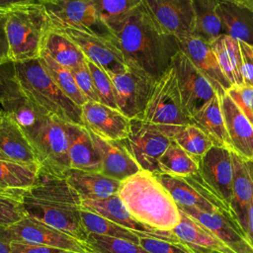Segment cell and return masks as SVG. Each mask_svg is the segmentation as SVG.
Wrapping results in <instances>:
<instances>
[{"instance_id": "52a82bcc", "label": "cell", "mask_w": 253, "mask_h": 253, "mask_svg": "<svg viewBox=\"0 0 253 253\" xmlns=\"http://www.w3.org/2000/svg\"><path fill=\"white\" fill-rule=\"evenodd\" d=\"M154 175L178 207L195 208L207 212L219 211L233 220L229 208L204 181L200 172L189 177H178L164 173Z\"/></svg>"}, {"instance_id": "7c38bea8", "label": "cell", "mask_w": 253, "mask_h": 253, "mask_svg": "<svg viewBox=\"0 0 253 253\" xmlns=\"http://www.w3.org/2000/svg\"><path fill=\"white\" fill-rule=\"evenodd\" d=\"M51 28L69 38L82 51L85 58L104 68L108 73H117L127 68L126 60L112 40L70 26L51 23Z\"/></svg>"}, {"instance_id": "681fc988", "label": "cell", "mask_w": 253, "mask_h": 253, "mask_svg": "<svg viewBox=\"0 0 253 253\" xmlns=\"http://www.w3.org/2000/svg\"><path fill=\"white\" fill-rule=\"evenodd\" d=\"M12 238L7 226H0V253H11Z\"/></svg>"}, {"instance_id": "9c48e42d", "label": "cell", "mask_w": 253, "mask_h": 253, "mask_svg": "<svg viewBox=\"0 0 253 253\" xmlns=\"http://www.w3.org/2000/svg\"><path fill=\"white\" fill-rule=\"evenodd\" d=\"M108 74L114 86L118 110L130 120L140 119L156 80L131 66H127L124 71Z\"/></svg>"}, {"instance_id": "5bb4252c", "label": "cell", "mask_w": 253, "mask_h": 253, "mask_svg": "<svg viewBox=\"0 0 253 253\" xmlns=\"http://www.w3.org/2000/svg\"><path fill=\"white\" fill-rule=\"evenodd\" d=\"M171 66L176 75L184 107L192 117L216 93L210 81L181 50L174 56Z\"/></svg>"}, {"instance_id": "cb8c5ba5", "label": "cell", "mask_w": 253, "mask_h": 253, "mask_svg": "<svg viewBox=\"0 0 253 253\" xmlns=\"http://www.w3.org/2000/svg\"><path fill=\"white\" fill-rule=\"evenodd\" d=\"M0 151L10 161L40 170L39 161L27 135L6 113L0 121Z\"/></svg>"}, {"instance_id": "9a60e30c", "label": "cell", "mask_w": 253, "mask_h": 253, "mask_svg": "<svg viewBox=\"0 0 253 253\" xmlns=\"http://www.w3.org/2000/svg\"><path fill=\"white\" fill-rule=\"evenodd\" d=\"M142 4L157 24L177 40L194 36L192 0H142Z\"/></svg>"}, {"instance_id": "74e56055", "label": "cell", "mask_w": 253, "mask_h": 253, "mask_svg": "<svg viewBox=\"0 0 253 253\" xmlns=\"http://www.w3.org/2000/svg\"><path fill=\"white\" fill-rule=\"evenodd\" d=\"M38 171L25 165L0 159V187L27 190L31 188Z\"/></svg>"}, {"instance_id": "f35d334b", "label": "cell", "mask_w": 253, "mask_h": 253, "mask_svg": "<svg viewBox=\"0 0 253 253\" xmlns=\"http://www.w3.org/2000/svg\"><path fill=\"white\" fill-rule=\"evenodd\" d=\"M24 193L23 189L0 188V226H10L26 216Z\"/></svg>"}, {"instance_id": "8fae6325", "label": "cell", "mask_w": 253, "mask_h": 253, "mask_svg": "<svg viewBox=\"0 0 253 253\" xmlns=\"http://www.w3.org/2000/svg\"><path fill=\"white\" fill-rule=\"evenodd\" d=\"M171 138L141 119H131L129 133L124 142L142 170L159 173L158 161Z\"/></svg>"}, {"instance_id": "ac0fdd59", "label": "cell", "mask_w": 253, "mask_h": 253, "mask_svg": "<svg viewBox=\"0 0 253 253\" xmlns=\"http://www.w3.org/2000/svg\"><path fill=\"white\" fill-rule=\"evenodd\" d=\"M178 43L180 50L210 81L219 97L232 87L229 80L224 75L210 42L198 37L190 36L179 39Z\"/></svg>"}, {"instance_id": "db71d44e", "label": "cell", "mask_w": 253, "mask_h": 253, "mask_svg": "<svg viewBox=\"0 0 253 253\" xmlns=\"http://www.w3.org/2000/svg\"><path fill=\"white\" fill-rule=\"evenodd\" d=\"M196 253H218V252H215V251H211V250H208V249H204V248H200V247H194V246H191Z\"/></svg>"}, {"instance_id": "f907efd6", "label": "cell", "mask_w": 253, "mask_h": 253, "mask_svg": "<svg viewBox=\"0 0 253 253\" xmlns=\"http://www.w3.org/2000/svg\"><path fill=\"white\" fill-rule=\"evenodd\" d=\"M246 236L253 246V199L250 203L246 219Z\"/></svg>"}, {"instance_id": "836d02e7", "label": "cell", "mask_w": 253, "mask_h": 253, "mask_svg": "<svg viewBox=\"0 0 253 253\" xmlns=\"http://www.w3.org/2000/svg\"><path fill=\"white\" fill-rule=\"evenodd\" d=\"M40 59L54 83L72 102L82 107L88 101L79 90L70 69L60 65L45 53H42Z\"/></svg>"}, {"instance_id": "ba28073f", "label": "cell", "mask_w": 253, "mask_h": 253, "mask_svg": "<svg viewBox=\"0 0 253 253\" xmlns=\"http://www.w3.org/2000/svg\"><path fill=\"white\" fill-rule=\"evenodd\" d=\"M23 208L26 215L36 218L86 243L88 232L82 222L80 206L33 197L25 190Z\"/></svg>"}, {"instance_id": "83f0119b", "label": "cell", "mask_w": 253, "mask_h": 253, "mask_svg": "<svg viewBox=\"0 0 253 253\" xmlns=\"http://www.w3.org/2000/svg\"><path fill=\"white\" fill-rule=\"evenodd\" d=\"M216 13L222 23L223 35L253 46V12L226 0H219Z\"/></svg>"}, {"instance_id": "11a10c76", "label": "cell", "mask_w": 253, "mask_h": 253, "mask_svg": "<svg viewBox=\"0 0 253 253\" xmlns=\"http://www.w3.org/2000/svg\"><path fill=\"white\" fill-rule=\"evenodd\" d=\"M0 159H2V160H8V161H10L9 159H8V157L6 156V155H4L1 151H0Z\"/></svg>"}, {"instance_id": "44dd1931", "label": "cell", "mask_w": 253, "mask_h": 253, "mask_svg": "<svg viewBox=\"0 0 253 253\" xmlns=\"http://www.w3.org/2000/svg\"><path fill=\"white\" fill-rule=\"evenodd\" d=\"M178 208L210 229L236 253H253L252 244L228 215L219 211L207 212L190 207Z\"/></svg>"}, {"instance_id": "60d3db41", "label": "cell", "mask_w": 253, "mask_h": 253, "mask_svg": "<svg viewBox=\"0 0 253 253\" xmlns=\"http://www.w3.org/2000/svg\"><path fill=\"white\" fill-rule=\"evenodd\" d=\"M139 245L148 253H196L195 250L178 237L159 238L147 234L139 235Z\"/></svg>"}, {"instance_id": "d4e9b609", "label": "cell", "mask_w": 253, "mask_h": 253, "mask_svg": "<svg viewBox=\"0 0 253 253\" xmlns=\"http://www.w3.org/2000/svg\"><path fill=\"white\" fill-rule=\"evenodd\" d=\"M68 157L71 169L89 172L101 171V159L89 129L82 125L66 123Z\"/></svg>"}, {"instance_id": "ab89813d", "label": "cell", "mask_w": 253, "mask_h": 253, "mask_svg": "<svg viewBox=\"0 0 253 253\" xmlns=\"http://www.w3.org/2000/svg\"><path fill=\"white\" fill-rule=\"evenodd\" d=\"M86 243L94 253H148L139 244L126 239L88 233Z\"/></svg>"}, {"instance_id": "4dcf8cb0", "label": "cell", "mask_w": 253, "mask_h": 253, "mask_svg": "<svg viewBox=\"0 0 253 253\" xmlns=\"http://www.w3.org/2000/svg\"><path fill=\"white\" fill-rule=\"evenodd\" d=\"M211 45L231 86H243L242 56L239 41L227 35H221Z\"/></svg>"}, {"instance_id": "603a6c76", "label": "cell", "mask_w": 253, "mask_h": 253, "mask_svg": "<svg viewBox=\"0 0 253 253\" xmlns=\"http://www.w3.org/2000/svg\"><path fill=\"white\" fill-rule=\"evenodd\" d=\"M219 98L232 151L253 161V125L227 93Z\"/></svg>"}, {"instance_id": "8d00e7d4", "label": "cell", "mask_w": 253, "mask_h": 253, "mask_svg": "<svg viewBox=\"0 0 253 253\" xmlns=\"http://www.w3.org/2000/svg\"><path fill=\"white\" fill-rule=\"evenodd\" d=\"M172 139L199 163L201 158L214 145L210 136L195 124L187 125Z\"/></svg>"}, {"instance_id": "7a4b0ae2", "label": "cell", "mask_w": 253, "mask_h": 253, "mask_svg": "<svg viewBox=\"0 0 253 253\" xmlns=\"http://www.w3.org/2000/svg\"><path fill=\"white\" fill-rule=\"evenodd\" d=\"M118 196L137 221L152 229L171 231L180 221L178 206L151 172L141 169L122 181Z\"/></svg>"}, {"instance_id": "6da1fadb", "label": "cell", "mask_w": 253, "mask_h": 253, "mask_svg": "<svg viewBox=\"0 0 253 253\" xmlns=\"http://www.w3.org/2000/svg\"><path fill=\"white\" fill-rule=\"evenodd\" d=\"M114 43L127 66L160 78L180 51L178 40L165 32L146 10L142 2L113 31Z\"/></svg>"}, {"instance_id": "9f6ffc18", "label": "cell", "mask_w": 253, "mask_h": 253, "mask_svg": "<svg viewBox=\"0 0 253 253\" xmlns=\"http://www.w3.org/2000/svg\"><path fill=\"white\" fill-rule=\"evenodd\" d=\"M5 115V112L2 110V108L0 107V121H1V119L3 118V116Z\"/></svg>"}, {"instance_id": "e0dca14e", "label": "cell", "mask_w": 253, "mask_h": 253, "mask_svg": "<svg viewBox=\"0 0 253 253\" xmlns=\"http://www.w3.org/2000/svg\"><path fill=\"white\" fill-rule=\"evenodd\" d=\"M200 174L204 181L219 196L231 211L230 203L233 176L231 150L222 146L213 145L200 160Z\"/></svg>"}, {"instance_id": "e575fe53", "label": "cell", "mask_w": 253, "mask_h": 253, "mask_svg": "<svg viewBox=\"0 0 253 253\" xmlns=\"http://www.w3.org/2000/svg\"><path fill=\"white\" fill-rule=\"evenodd\" d=\"M81 218L83 225L88 233L97 235L126 239L139 244V234L121 226L99 214L81 209Z\"/></svg>"}, {"instance_id": "7402d4cb", "label": "cell", "mask_w": 253, "mask_h": 253, "mask_svg": "<svg viewBox=\"0 0 253 253\" xmlns=\"http://www.w3.org/2000/svg\"><path fill=\"white\" fill-rule=\"evenodd\" d=\"M81 209L99 214L121 226L139 234H147L159 238H173L172 231H160L152 229L137 221L126 210L118 194L101 200H83Z\"/></svg>"}, {"instance_id": "2e32d148", "label": "cell", "mask_w": 253, "mask_h": 253, "mask_svg": "<svg viewBox=\"0 0 253 253\" xmlns=\"http://www.w3.org/2000/svg\"><path fill=\"white\" fill-rule=\"evenodd\" d=\"M81 113L83 126L101 138L122 140L129 133L130 119L116 108L101 102L87 101L81 107Z\"/></svg>"}, {"instance_id": "816d5d0a", "label": "cell", "mask_w": 253, "mask_h": 253, "mask_svg": "<svg viewBox=\"0 0 253 253\" xmlns=\"http://www.w3.org/2000/svg\"><path fill=\"white\" fill-rule=\"evenodd\" d=\"M36 0H0V10L7 11L15 6L30 3Z\"/></svg>"}, {"instance_id": "d6a6232c", "label": "cell", "mask_w": 253, "mask_h": 253, "mask_svg": "<svg viewBox=\"0 0 253 253\" xmlns=\"http://www.w3.org/2000/svg\"><path fill=\"white\" fill-rule=\"evenodd\" d=\"M159 173L189 177L200 172V163L187 153L175 140H171L158 161Z\"/></svg>"}, {"instance_id": "680465c9", "label": "cell", "mask_w": 253, "mask_h": 253, "mask_svg": "<svg viewBox=\"0 0 253 253\" xmlns=\"http://www.w3.org/2000/svg\"><path fill=\"white\" fill-rule=\"evenodd\" d=\"M0 188H1V187H0Z\"/></svg>"}, {"instance_id": "1f68e13d", "label": "cell", "mask_w": 253, "mask_h": 253, "mask_svg": "<svg viewBox=\"0 0 253 253\" xmlns=\"http://www.w3.org/2000/svg\"><path fill=\"white\" fill-rule=\"evenodd\" d=\"M195 17L194 36L210 43L223 35L222 23L216 13L219 0H192Z\"/></svg>"}, {"instance_id": "484cf974", "label": "cell", "mask_w": 253, "mask_h": 253, "mask_svg": "<svg viewBox=\"0 0 253 253\" xmlns=\"http://www.w3.org/2000/svg\"><path fill=\"white\" fill-rule=\"evenodd\" d=\"M67 183L83 200H101L118 194L121 182L100 172L69 169L64 174Z\"/></svg>"}, {"instance_id": "f1b7e54d", "label": "cell", "mask_w": 253, "mask_h": 253, "mask_svg": "<svg viewBox=\"0 0 253 253\" xmlns=\"http://www.w3.org/2000/svg\"><path fill=\"white\" fill-rule=\"evenodd\" d=\"M192 120L196 126L210 136L214 145L232 150L221 109L220 98L217 94L192 116Z\"/></svg>"}, {"instance_id": "5b68a950", "label": "cell", "mask_w": 253, "mask_h": 253, "mask_svg": "<svg viewBox=\"0 0 253 253\" xmlns=\"http://www.w3.org/2000/svg\"><path fill=\"white\" fill-rule=\"evenodd\" d=\"M140 119L157 127L171 139L187 125L194 124L182 102L172 66L155 81Z\"/></svg>"}, {"instance_id": "ffe728a7", "label": "cell", "mask_w": 253, "mask_h": 253, "mask_svg": "<svg viewBox=\"0 0 253 253\" xmlns=\"http://www.w3.org/2000/svg\"><path fill=\"white\" fill-rule=\"evenodd\" d=\"M231 157L233 176L230 208L233 220L246 235L247 211L253 199V161L241 157L232 150Z\"/></svg>"}, {"instance_id": "f546056e", "label": "cell", "mask_w": 253, "mask_h": 253, "mask_svg": "<svg viewBox=\"0 0 253 253\" xmlns=\"http://www.w3.org/2000/svg\"><path fill=\"white\" fill-rule=\"evenodd\" d=\"M42 53L47 54L60 65L71 71L85 62V56L79 47L65 35L49 25L42 42Z\"/></svg>"}, {"instance_id": "ee69618b", "label": "cell", "mask_w": 253, "mask_h": 253, "mask_svg": "<svg viewBox=\"0 0 253 253\" xmlns=\"http://www.w3.org/2000/svg\"><path fill=\"white\" fill-rule=\"evenodd\" d=\"M226 93L253 125V87L232 86Z\"/></svg>"}, {"instance_id": "7dc6e473", "label": "cell", "mask_w": 253, "mask_h": 253, "mask_svg": "<svg viewBox=\"0 0 253 253\" xmlns=\"http://www.w3.org/2000/svg\"><path fill=\"white\" fill-rule=\"evenodd\" d=\"M11 253H62L63 250L42 245L25 243L12 240L10 244Z\"/></svg>"}, {"instance_id": "4316f807", "label": "cell", "mask_w": 253, "mask_h": 253, "mask_svg": "<svg viewBox=\"0 0 253 253\" xmlns=\"http://www.w3.org/2000/svg\"><path fill=\"white\" fill-rule=\"evenodd\" d=\"M180 211V221L171 230L180 240L190 246L200 247L218 253H236L206 226Z\"/></svg>"}, {"instance_id": "277c9868", "label": "cell", "mask_w": 253, "mask_h": 253, "mask_svg": "<svg viewBox=\"0 0 253 253\" xmlns=\"http://www.w3.org/2000/svg\"><path fill=\"white\" fill-rule=\"evenodd\" d=\"M48 28V16L38 0L7 10L6 34L10 61L22 62L40 58Z\"/></svg>"}, {"instance_id": "6f0895ef", "label": "cell", "mask_w": 253, "mask_h": 253, "mask_svg": "<svg viewBox=\"0 0 253 253\" xmlns=\"http://www.w3.org/2000/svg\"><path fill=\"white\" fill-rule=\"evenodd\" d=\"M62 253H79V252H73V251H64Z\"/></svg>"}, {"instance_id": "b9f144b4", "label": "cell", "mask_w": 253, "mask_h": 253, "mask_svg": "<svg viewBox=\"0 0 253 253\" xmlns=\"http://www.w3.org/2000/svg\"><path fill=\"white\" fill-rule=\"evenodd\" d=\"M85 61L91 72L95 89L99 97V102L118 109L115 100L114 86L108 72L101 66L95 64L88 59H85Z\"/></svg>"}, {"instance_id": "d6986e66", "label": "cell", "mask_w": 253, "mask_h": 253, "mask_svg": "<svg viewBox=\"0 0 253 253\" xmlns=\"http://www.w3.org/2000/svg\"><path fill=\"white\" fill-rule=\"evenodd\" d=\"M90 134L101 159L100 173L122 182L141 170L126 148L124 139L108 140L91 131Z\"/></svg>"}, {"instance_id": "30bf717a", "label": "cell", "mask_w": 253, "mask_h": 253, "mask_svg": "<svg viewBox=\"0 0 253 253\" xmlns=\"http://www.w3.org/2000/svg\"><path fill=\"white\" fill-rule=\"evenodd\" d=\"M51 23L70 26L114 42L111 30L99 18L92 0H38Z\"/></svg>"}, {"instance_id": "f5cc1de1", "label": "cell", "mask_w": 253, "mask_h": 253, "mask_svg": "<svg viewBox=\"0 0 253 253\" xmlns=\"http://www.w3.org/2000/svg\"><path fill=\"white\" fill-rule=\"evenodd\" d=\"M229 2H232L236 5H239L241 7L247 8L248 10L253 12V0H226Z\"/></svg>"}, {"instance_id": "4fadbf2b", "label": "cell", "mask_w": 253, "mask_h": 253, "mask_svg": "<svg viewBox=\"0 0 253 253\" xmlns=\"http://www.w3.org/2000/svg\"><path fill=\"white\" fill-rule=\"evenodd\" d=\"M7 228L12 240L15 241L47 246L63 251L94 253L88 244L28 215L7 226Z\"/></svg>"}, {"instance_id": "3957f363", "label": "cell", "mask_w": 253, "mask_h": 253, "mask_svg": "<svg viewBox=\"0 0 253 253\" xmlns=\"http://www.w3.org/2000/svg\"><path fill=\"white\" fill-rule=\"evenodd\" d=\"M22 94L40 110L67 124L82 125L81 107L72 102L54 83L40 58L14 62Z\"/></svg>"}, {"instance_id": "d590c367", "label": "cell", "mask_w": 253, "mask_h": 253, "mask_svg": "<svg viewBox=\"0 0 253 253\" xmlns=\"http://www.w3.org/2000/svg\"><path fill=\"white\" fill-rule=\"evenodd\" d=\"M142 0H92L101 21L113 33Z\"/></svg>"}, {"instance_id": "c3c4849f", "label": "cell", "mask_w": 253, "mask_h": 253, "mask_svg": "<svg viewBox=\"0 0 253 253\" xmlns=\"http://www.w3.org/2000/svg\"><path fill=\"white\" fill-rule=\"evenodd\" d=\"M9 61V46L6 34V11L0 10V64Z\"/></svg>"}, {"instance_id": "bcb514c9", "label": "cell", "mask_w": 253, "mask_h": 253, "mask_svg": "<svg viewBox=\"0 0 253 253\" xmlns=\"http://www.w3.org/2000/svg\"><path fill=\"white\" fill-rule=\"evenodd\" d=\"M239 44L242 56V74L244 85L253 87V46L240 41Z\"/></svg>"}, {"instance_id": "8992f818", "label": "cell", "mask_w": 253, "mask_h": 253, "mask_svg": "<svg viewBox=\"0 0 253 253\" xmlns=\"http://www.w3.org/2000/svg\"><path fill=\"white\" fill-rule=\"evenodd\" d=\"M26 135L39 161V171L64 177L70 169L66 123L56 117L46 116Z\"/></svg>"}, {"instance_id": "f6af8a7d", "label": "cell", "mask_w": 253, "mask_h": 253, "mask_svg": "<svg viewBox=\"0 0 253 253\" xmlns=\"http://www.w3.org/2000/svg\"><path fill=\"white\" fill-rule=\"evenodd\" d=\"M71 72L73 74V77L79 90L86 97V99L88 101L99 102V97L95 89L94 81L91 72L86 64V61L81 66L72 70Z\"/></svg>"}, {"instance_id": "7bdbcfd3", "label": "cell", "mask_w": 253, "mask_h": 253, "mask_svg": "<svg viewBox=\"0 0 253 253\" xmlns=\"http://www.w3.org/2000/svg\"><path fill=\"white\" fill-rule=\"evenodd\" d=\"M23 96L12 61L0 64V106Z\"/></svg>"}]
</instances>
